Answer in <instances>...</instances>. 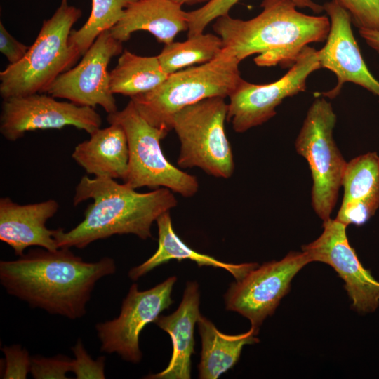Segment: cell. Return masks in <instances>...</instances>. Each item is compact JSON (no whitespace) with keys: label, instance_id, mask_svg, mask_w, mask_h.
<instances>
[{"label":"cell","instance_id":"cell-1","mask_svg":"<svg viewBox=\"0 0 379 379\" xmlns=\"http://www.w3.org/2000/svg\"><path fill=\"white\" fill-rule=\"evenodd\" d=\"M117 270L114 259L85 262L69 248L29 250L0 262V283L6 292L51 314L82 317L95 284Z\"/></svg>","mask_w":379,"mask_h":379},{"label":"cell","instance_id":"cell-2","mask_svg":"<svg viewBox=\"0 0 379 379\" xmlns=\"http://www.w3.org/2000/svg\"><path fill=\"white\" fill-rule=\"evenodd\" d=\"M261 6L255 18L244 20L227 14L213 26L222 39V51L239 62L258 54L254 62L259 67H291L308 44L328 36V15L300 12L293 0H262Z\"/></svg>","mask_w":379,"mask_h":379},{"label":"cell","instance_id":"cell-3","mask_svg":"<svg viewBox=\"0 0 379 379\" xmlns=\"http://www.w3.org/2000/svg\"><path fill=\"white\" fill-rule=\"evenodd\" d=\"M92 199L84 220L68 232L55 230L59 248H84L92 242L114 234H133L142 239L152 237L151 227L164 213L177 205L171 190L159 187L138 192L114 179L83 176L75 188L74 206Z\"/></svg>","mask_w":379,"mask_h":379},{"label":"cell","instance_id":"cell-4","mask_svg":"<svg viewBox=\"0 0 379 379\" xmlns=\"http://www.w3.org/2000/svg\"><path fill=\"white\" fill-rule=\"evenodd\" d=\"M239 63L221 50L213 60L172 73L156 88L131 100L149 124L168 133L173 117L183 108L209 98L229 97L243 79Z\"/></svg>","mask_w":379,"mask_h":379},{"label":"cell","instance_id":"cell-5","mask_svg":"<svg viewBox=\"0 0 379 379\" xmlns=\"http://www.w3.org/2000/svg\"><path fill=\"white\" fill-rule=\"evenodd\" d=\"M81 15L79 8L61 3L53 15L44 20L24 58L0 72L3 99L46 93L60 74L72 67L80 57L69 46V37Z\"/></svg>","mask_w":379,"mask_h":379},{"label":"cell","instance_id":"cell-6","mask_svg":"<svg viewBox=\"0 0 379 379\" xmlns=\"http://www.w3.org/2000/svg\"><path fill=\"white\" fill-rule=\"evenodd\" d=\"M227 115V104L221 97L204 99L175 114L172 128L180 142V167H198L215 178L232 175L233 154L225 131Z\"/></svg>","mask_w":379,"mask_h":379},{"label":"cell","instance_id":"cell-7","mask_svg":"<svg viewBox=\"0 0 379 379\" xmlns=\"http://www.w3.org/2000/svg\"><path fill=\"white\" fill-rule=\"evenodd\" d=\"M107 119L121 126L127 137L129 161L124 183L135 190L166 187L185 197L197 192V178L171 164L163 154L160 141L168 132L149 124L131 100L121 111L108 114Z\"/></svg>","mask_w":379,"mask_h":379},{"label":"cell","instance_id":"cell-8","mask_svg":"<svg viewBox=\"0 0 379 379\" xmlns=\"http://www.w3.org/2000/svg\"><path fill=\"white\" fill-rule=\"evenodd\" d=\"M336 121L331 104L322 96L316 97L295 142L296 152L309 165L312 206L323 221L331 218L347 165L333 136Z\"/></svg>","mask_w":379,"mask_h":379},{"label":"cell","instance_id":"cell-9","mask_svg":"<svg viewBox=\"0 0 379 379\" xmlns=\"http://www.w3.org/2000/svg\"><path fill=\"white\" fill-rule=\"evenodd\" d=\"M319 69L318 51L307 46L279 79L267 84L242 79L229 96L227 120L237 133L265 123L276 115L277 107L285 98L306 90L308 77Z\"/></svg>","mask_w":379,"mask_h":379},{"label":"cell","instance_id":"cell-10","mask_svg":"<svg viewBox=\"0 0 379 379\" xmlns=\"http://www.w3.org/2000/svg\"><path fill=\"white\" fill-rule=\"evenodd\" d=\"M310 262L308 255L302 251L258 266L231 284L225 295L226 309L247 318L251 327L258 331L289 291L295 275Z\"/></svg>","mask_w":379,"mask_h":379},{"label":"cell","instance_id":"cell-11","mask_svg":"<svg viewBox=\"0 0 379 379\" xmlns=\"http://www.w3.org/2000/svg\"><path fill=\"white\" fill-rule=\"evenodd\" d=\"M176 280V277H170L142 291L136 284H132L123 300L119 315L95 325L100 351L117 353L125 361L138 363L142 356L139 346L140 332L173 302L171 293Z\"/></svg>","mask_w":379,"mask_h":379},{"label":"cell","instance_id":"cell-12","mask_svg":"<svg viewBox=\"0 0 379 379\" xmlns=\"http://www.w3.org/2000/svg\"><path fill=\"white\" fill-rule=\"evenodd\" d=\"M101 124V117L94 108L58 101L45 93L3 99L1 104L0 133L9 141L21 138L27 131L67 126L91 134Z\"/></svg>","mask_w":379,"mask_h":379},{"label":"cell","instance_id":"cell-13","mask_svg":"<svg viewBox=\"0 0 379 379\" xmlns=\"http://www.w3.org/2000/svg\"><path fill=\"white\" fill-rule=\"evenodd\" d=\"M122 42L109 30L101 33L76 66L60 74L45 93L65 98L76 105L95 108L101 106L107 114L118 110L109 86L111 59L122 53Z\"/></svg>","mask_w":379,"mask_h":379},{"label":"cell","instance_id":"cell-14","mask_svg":"<svg viewBox=\"0 0 379 379\" xmlns=\"http://www.w3.org/2000/svg\"><path fill=\"white\" fill-rule=\"evenodd\" d=\"M346 228L335 219L324 221L321 235L302 246V251L312 262H324L335 270L345 281L354 310L373 312L379 307V281L362 266L349 243Z\"/></svg>","mask_w":379,"mask_h":379},{"label":"cell","instance_id":"cell-15","mask_svg":"<svg viewBox=\"0 0 379 379\" xmlns=\"http://www.w3.org/2000/svg\"><path fill=\"white\" fill-rule=\"evenodd\" d=\"M324 11L330 20V29L324 47L318 51L320 67L333 72L336 85L314 96L335 98L343 85L351 82L379 97V81L368 69L352 29L350 13L336 0L325 2Z\"/></svg>","mask_w":379,"mask_h":379},{"label":"cell","instance_id":"cell-16","mask_svg":"<svg viewBox=\"0 0 379 379\" xmlns=\"http://www.w3.org/2000/svg\"><path fill=\"white\" fill-rule=\"evenodd\" d=\"M58 208L59 204L54 199L22 205L8 197H1L0 240L11 246L18 256L30 246L58 249L54 239L55 230L48 229L46 223Z\"/></svg>","mask_w":379,"mask_h":379},{"label":"cell","instance_id":"cell-17","mask_svg":"<svg viewBox=\"0 0 379 379\" xmlns=\"http://www.w3.org/2000/svg\"><path fill=\"white\" fill-rule=\"evenodd\" d=\"M343 202L335 218L345 225L366 224L379 208V156L375 152L349 162L343 173Z\"/></svg>","mask_w":379,"mask_h":379},{"label":"cell","instance_id":"cell-18","mask_svg":"<svg viewBox=\"0 0 379 379\" xmlns=\"http://www.w3.org/2000/svg\"><path fill=\"white\" fill-rule=\"evenodd\" d=\"M200 293L196 281L187 283L178 308L172 314L159 315L154 323L168 333L171 338L173 352L167 367L146 377L153 379H190L191 357L194 352V325L199 312Z\"/></svg>","mask_w":379,"mask_h":379},{"label":"cell","instance_id":"cell-19","mask_svg":"<svg viewBox=\"0 0 379 379\" xmlns=\"http://www.w3.org/2000/svg\"><path fill=\"white\" fill-rule=\"evenodd\" d=\"M185 14L182 6L172 0H138L125 9L121 20L109 31L122 43L135 32L147 31L159 42L167 44L178 34L188 30Z\"/></svg>","mask_w":379,"mask_h":379},{"label":"cell","instance_id":"cell-20","mask_svg":"<svg viewBox=\"0 0 379 379\" xmlns=\"http://www.w3.org/2000/svg\"><path fill=\"white\" fill-rule=\"evenodd\" d=\"M72 157L89 175L124 181L129 161L124 129L117 124L97 129L75 147Z\"/></svg>","mask_w":379,"mask_h":379},{"label":"cell","instance_id":"cell-21","mask_svg":"<svg viewBox=\"0 0 379 379\" xmlns=\"http://www.w3.org/2000/svg\"><path fill=\"white\" fill-rule=\"evenodd\" d=\"M169 212L164 213L156 220L159 236L156 252L143 263L129 270L128 277L133 281L138 280L155 267L167 263L171 260H190L195 262L199 267L222 268L229 272L236 281L241 280L251 270L259 266L258 263H227L193 250L174 232Z\"/></svg>","mask_w":379,"mask_h":379},{"label":"cell","instance_id":"cell-22","mask_svg":"<svg viewBox=\"0 0 379 379\" xmlns=\"http://www.w3.org/2000/svg\"><path fill=\"white\" fill-rule=\"evenodd\" d=\"M201 339L199 378L217 379L232 368L239 361L244 345L258 343V331L251 327L246 333L227 335L203 315L197 321Z\"/></svg>","mask_w":379,"mask_h":379},{"label":"cell","instance_id":"cell-23","mask_svg":"<svg viewBox=\"0 0 379 379\" xmlns=\"http://www.w3.org/2000/svg\"><path fill=\"white\" fill-rule=\"evenodd\" d=\"M168 75L157 56H140L125 50L109 72L110 90L113 94L131 98L156 88Z\"/></svg>","mask_w":379,"mask_h":379},{"label":"cell","instance_id":"cell-24","mask_svg":"<svg viewBox=\"0 0 379 379\" xmlns=\"http://www.w3.org/2000/svg\"><path fill=\"white\" fill-rule=\"evenodd\" d=\"M222 48V41L218 35L203 32L184 41L165 44L157 58L163 70L171 74L193 65L213 60Z\"/></svg>","mask_w":379,"mask_h":379},{"label":"cell","instance_id":"cell-25","mask_svg":"<svg viewBox=\"0 0 379 379\" xmlns=\"http://www.w3.org/2000/svg\"><path fill=\"white\" fill-rule=\"evenodd\" d=\"M138 0H92L88 19L79 29H72L69 44L83 56L103 32L110 30L122 18L125 9Z\"/></svg>","mask_w":379,"mask_h":379},{"label":"cell","instance_id":"cell-26","mask_svg":"<svg viewBox=\"0 0 379 379\" xmlns=\"http://www.w3.org/2000/svg\"><path fill=\"white\" fill-rule=\"evenodd\" d=\"M239 0H211L196 10L186 12L188 23V37L204 32L213 20L228 14L232 7ZM298 8H307L319 14L324 11L323 6L312 0H293Z\"/></svg>","mask_w":379,"mask_h":379},{"label":"cell","instance_id":"cell-27","mask_svg":"<svg viewBox=\"0 0 379 379\" xmlns=\"http://www.w3.org/2000/svg\"><path fill=\"white\" fill-rule=\"evenodd\" d=\"M359 29L379 31V0H336Z\"/></svg>","mask_w":379,"mask_h":379},{"label":"cell","instance_id":"cell-28","mask_svg":"<svg viewBox=\"0 0 379 379\" xmlns=\"http://www.w3.org/2000/svg\"><path fill=\"white\" fill-rule=\"evenodd\" d=\"M72 350L75 356V359L72 360V372L75 374L77 379L105 378V357L102 356L97 360L92 359L80 339L72 347Z\"/></svg>","mask_w":379,"mask_h":379},{"label":"cell","instance_id":"cell-29","mask_svg":"<svg viewBox=\"0 0 379 379\" xmlns=\"http://www.w3.org/2000/svg\"><path fill=\"white\" fill-rule=\"evenodd\" d=\"M69 371H72V360L66 356L32 357L29 372L35 379H66Z\"/></svg>","mask_w":379,"mask_h":379},{"label":"cell","instance_id":"cell-30","mask_svg":"<svg viewBox=\"0 0 379 379\" xmlns=\"http://www.w3.org/2000/svg\"><path fill=\"white\" fill-rule=\"evenodd\" d=\"M5 354V370L3 374L4 379L27 378L30 371L32 357L25 349L19 345L5 346L1 349Z\"/></svg>","mask_w":379,"mask_h":379},{"label":"cell","instance_id":"cell-31","mask_svg":"<svg viewBox=\"0 0 379 379\" xmlns=\"http://www.w3.org/2000/svg\"><path fill=\"white\" fill-rule=\"evenodd\" d=\"M29 46L18 41L0 22V51L6 56L9 64H15L26 55Z\"/></svg>","mask_w":379,"mask_h":379},{"label":"cell","instance_id":"cell-32","mask_svg":"<svg viewBox=\"0 0 379 379\" xmlns=\"http://www.w3.org/2000/svg\"><path fill=\"white\" fill-rule=\"evenodd\" d=\"M359 32L366 44L379 53V31L359 29Z\"/></svg>","mask_w":379,"mask_h":379},{"label":"cell","instance_id":"cell-33","mask_svg":"<svg viewBox=\"0 0 379 379\" xmlns=\"http://www.w3.org/2000/svg\"><path fill=\"white\" fill-rule=\"evenodd\" d=\"M175 3L182 6V5H196L198 4L208 3L211 0H172Z\"/></svg>","mask_w":379,"mask_h":379},{"label":"cell","instance_id":"cell-34","mask_svg":"<svg viewBox=\"0 0 379 379\" xmlns=\"http://www.w3.org/2000/svg\"><path fill=\"white\" fill-rule=\"evenodd\" d=\"M61 3H67V0H62Z\"/></svg>","mask_w":379,"mask_h":379}]
</instances>
